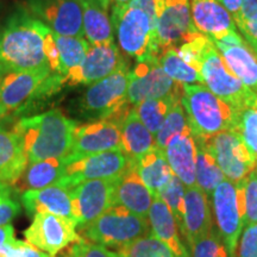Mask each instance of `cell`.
Segmentation results:
<instances>
[{"label": "cell", "instance_id": "1", "mask_svg": "<svg viewBox=\"0 0 257 257\" xmlns=\"http://www.w3.org/2000/svg\"><path fill=\"white\" fill-rule=\"evenodd\" d=\"M0 64L10 72L50 69L59 74L55 32L27 9H18L0 28Z\"/></svg>", "mask_w": 257, "mask_h": 257}, {"label": "cell", "instance_id": "2", "mask_svg": "<svg viewBox=\"0 0 257 257\" xmlns=\"http://www.w3.org/2000/svg\"><path fill=\"white\" fill-rule=\"evenodd\" d=\"M76 126V121L60 108H51L42 114L21 118L11 131L21 140L29 162H36L69 155Z\"/></svg>", "mask_w": 257, "mask_h": 257}, {"label": "cell", "instance_id": "3", "mask_svg": "<svg viewBox=\"0 0 257 257\" xmlns=\"http://www.w3.org/2000/svg\"><path fill=\"white\" fill-rule=\"evenodd\" d=\"M181 102L193 136L210 138L226 130H234L239 111L221 100L204 83L184 85Z\"/></svg>", "mask_w": 257, "mask_h": 257}, {"label": "cell", "instance_id": "4", "mask_svg": "<svg viewBox=\"0 0 257 257\" xmlns=\"http://www.w3.org/2000/svg\"><path fill=\"white\" fill-rule=\"evenodd\" d=\"M64 87L63 76L50 69L9 72L0 83V107L12 118Z\"/></svg>", "mask_w": 257, "mask_h": 257}, {"label": "cell", "instance_id": "5", "mask_svg": "<svg viewBox=\"0 0 257 257\" xmlns=\"http://www.w3.org/2000/svg\"><path fill=\"white\" fill-rule=\"evenodd\" d=\"M128 63L126 60L106 78L92 85L74 101V114L85 120L111 117L131 106L127 102Z\"/></svg>", "mask_w": 257, "mask_h": 257}, {"label": "cell", "instance_id": "6", "mask_svg": "<svg viewBox=\"0 0 257 257\" xmlns=\"http://www.w3.org/2000/svg\"><path fill=\"white\" fill-rule=\"evenodd\" d=\"M111 22L119 47L137 62L159 59L161 48L157 30L146 12L127 4H114Z\"/></svg>", "mask_w": 257, "mask_h": 257}, {"label": "cell", "instance_id": "7", "mask_svg": "<svg viewBox=\"0 0 257 257\" xmlns=\"http://www.w3.org/2000/svg\"><path fill=\"white\" fill-rule=\"evenodd\" d=\"M149 233L148 218L137 216L118 205H112L95 220L79 227L81 238L106 248L119 249Z\"/></svg>", "mask_w": 257, "mask_h": 257}, {"label": "cell", "instance_id": "8", "mask_svg": "<svg viewBox=\"0 0 257 257\" xmlns=\"http://www.w3.org/2000/svg\"><path fill=\"white\" fill-rule=\"evenodd\" d=\"M200 73L205 86L237 111L257 107V95L234 75L213 43L205 53Z\"/></svg>", "mask_w": 257, "mask_h": 257}, {"label": "cell", "instance_id": "9", "mask_svg": "<svg viewBox=\"0 0 257 257\" xmlns=\"http://www.w3.org/2000/svg\"><path fill=\"white\" fill-rule=\"evenodd\" d=\"M214 219L229 257H236L237 245L244 229V198L242 181L225 179L212 192Z\"/></svg>", "mask_w": 257, "mask_h": 257}, {"label": "cell", "instance_id": "10", "mask_svg": "<svg viewBox=\"0 0 257 257\" xmlns=\"http://www.w3.org/2000/svg\"><path fill=\"white\" fill-rule=\"evenodd\" d=\"M230 181H242L256 168L257 160L236 130H226L210 138H201Z\"/></svg>", "mask_w": 257, "mask_h": 257}, {"label": "cell", "instance_id": "11", "mask_svg": "<svg viewBox=\"0 0 257 257\" xmlns=\"http://www.w3.org/2000/svg\"><path fill=\"white\" fill-rule=\"evenodd\" d=\"M64 175L57 184L73 187L86 180H114L133 165L121 150H110L87 156H66Z\"/></svg>", "mask_w": 257, "mask_h": 257}, {"label": "cell", "instance_id": "12", "mask_svg": "<svg viewBox=\"0 0 257 257\" xmlns=\"http://www.w3.org/2000/svg\"><path fill=\"white\" fill-rule=\"evenodd\" d=\"M76 223L69 218L51 213H37L24 231V238L51 257L81 239Z\"/></svg>", "mask_w": 257, "mask_h": 257}, {"label": "cell", "instance_id": "13", "mask_svg": "<svg viewBox=\"0 0 257 257\" xmlns=\"http://www.w3.org/2000/svg\"><path fill=\"white\" fill-rule=\"evenodd\" d=\"M182 93L184 85L175 82L163 72L159 59L137 62L128 73L127 102L131 106H137L148 99L182 95Z\"/></svg>", "mask_w": 257, "mask_h": 257}, {"label": "cell", "instance_id": "14", "mask_svg": "<svg viewBox=\"0 0 257 257\" xmlns=\"http://www.w3.org/2000/svg\"><path fill=\"white\" fill-rule=\"evenodd\" d=\"M128 113L118 112L105 119L78 125L74 131L70 156H87L110 150H120V127Z\"/></svg>", "mask_w": 257, "mask_h": 257}, {"label": "cell", "instance_id": "15", "mask_svg": "<svg viewBox=\"0 0 257 257\" xmlns=\"http://www.w3.org/2000/svg\"><path fill=\"white\" fill-rule=\"evenodd\" d=\"M30 14L61 36L83 37L81 0H25Z\"/></svg>", "mask_w": 257, "mask_h": 257}, {"label": "cell", "instance_id": "16", "mask_svg": "<svg viewBox=\"0 0 257 257\" xmlns=\"http://www.w3.org/2000/svg\"><path fill=\"white\" fill-rule=\"evenodd\" d=\"M114 180H86L70 188L73 218L78 229L95 220L113 205Z\"/></svg>", "mask_w": 257, "mask_h": 257}, {"label": "cell", "instance_id": "17", "mask_svg": "<svg viewBox=\"0 0 257 257\" xmlns=\"http://www.w3.org/2000/svg\"><path fill=\"white\" fill-rule=\"evenodd\" d=\"M124 61L114 42L96 46L89 44L87 54L80 66L70 69L63 76L64 87L92 85L113 73Z\"/></svg>", "mask_w": 257, "mask_h": 257}, {"label": "cell", "instance_id": "18", "mask_svg": "<svg viewBox=\"0 0 257 257\" xmlns=\"http://www.w3.org/2000/svg\"><path fill=\"white\" fill-rule=\"evenodd\" d=\"M211 41L234 75L257 95V56L238 31H229Z\"/></svg>", "mask_w": 257, "mask_h": 257}, {"label": "cell", "instance_id": "19", "mask_svg": "<svg viewBox=\"0 0 257 257\" xmlns=\"http://www.w3.org/2000/svg\"><path fill=\"white\" fill-rule=\"evenodd\" d=\"M156 30L161 50L187 41L198 31L192 21L191 0H163Z\"/></svg>", "mask_w": 257, "mask_h": 257}, {"label": "cell", "instance_id": "20", "mask_svg": "<svg viewBox=\"0 0 257 257\" xmlns=\"http://www.w3.org/2000/svg\"><path fill=\"white\" fill-rule=\"evenodd\" d=\"M154 194L140 178L134 163L114 180L113 205L123 206L141 217H148Z\"/></svg>", "mask_w": 257, "mask_h": 257}, {"label": "cell", "instance_id": "21", "mask_svg": "<svg viewBox=\"0 0 257 257\" xmlns=\"http://www.w3.org/2000/svg\"><path fill=\"white\" fill-rule=\"evenodd\" d=\"M70 188L66 185L55 184L46 188L27 191L21 195L22 205L32 217L37 213H51L74 220Z\"/></svg>", "mask_w": 257, "mask_h": 257}, {"label": "cell", "instance_id": "22", "mask_svg": "<svg viewBox=\"0 0 257 257\" xmlns=\"http://www.w3.org/2000/svg\"><path fill=\"white\" fill-rule=\"evenodd\" d=\"M163 152L174 175L181 180L185 187L197 185V179H195L197 144L191 126L186 128L184 133L173 137Z\"/></svg>", "mask_w": 257, "mask_h": 257}, {"label": "cell", "instance_id": "23", "mask_svg": "<svg viewBox=\"0 0 257 257\" xmlns=\"http://www.w3.org/2000/svg\"><path fill=\"white\" fill-rule=\"evenodd\" d=\"M213 229L208 195L198 185L185 191V231L184 237L191 245L206 236Z\"/></svg>", "mask_w": 257, "mask_h": 257}, {"label": "cell", "instance_id": "24", "mask_svg": "<svg viewBox=\"0 0 257 257\" xmlns=\"http://www.w3.org/2000/svg\"><path fill=\"white\" fill-rule=\"evenodd\" d=\"M191 15L195 29L210 38L237 31L232 16L218 0H191Z\"/></svg>", "mask_w": 257, "mask_h": 257}, {"label": "cell", "instance_id": "25", "mask_svg": "<svg viewBox=\"0 0 257 257\" xmlns=\"http://www.w3.org/2000/svg\"><path fill=\"white\" fill-rule=\"evenodd\" d=\"M147 218L149 221L150 233L165 242L176 257H191L180 237L179 226L172 211L159 195H154Z\"/></svg>", "mask_w": 257, "mask_h": 257}, {"label": "cell", "instance_id": "26", "mask_svg": "<svg viewBox=\"0 0 257 257\" xmlns=\"http://www.w3.org/2000/svg\"><path fill=\"white\" fill-rule=\"evenodd\" d=\"M155 147V136L138 118L133 106L120 127V150L131 162H135Z\"/></svg>", "mask_w": 257, "mask_h": 257}, {"label": "cell", "instance_id": "27", "mask_svg": "<svg viewBox=\"0 0 257 257\" xmlns=\"http://www.w3.org/2000/svg\"><path fill=\"white\" fill-rule=\"evenodd\" d=\"M66 162V157L29 162L24 173L16 182L15 188L24 193L57 184L64 175Z\"/></svg>", "mask_w": 257, "mask_h": 257}, {"label": "cell", "instance_id": "28", "mask_svg": "<svg viewBox=\"0 0 257 257\" xmlns=\"http://www.w3.org/2000/svg\"><path fill=\"white\" fill-rule=\"evenodd\" d=\"M29 161L21 140L14 131L0 133V181L15 186Z\"/></svg>", "mask_w": 257, "mask_h": 257}, {"label": "cell", "instance_id": "29", "mask_svg": "<svg viewBox=\"0 0 257 257\" xmlns=\"http://www.w3.org/2000/svg\"><path fill=\"white\" fill-rule=\"evenodd\" d=\"M135 169L154 195H159L174 175L166 159L165 152L155 147L134 162Z\"/></svg>", "mask_w": 257, "mask_h": 257}, {"label": "cell", "instance_id": "30", "mask_svg": "<svg viewBox=\"0 0 257 257\" xmlns=\"http://www.w3.org/2000/svg\"><path fill=\"white\" fill-rule=\"evenodd\" d=\"M83 36L91 46L114 42L113 25L107 11L92 3L81 2Z\"/></svg>", "mask_w": 257, "mask_h": 257}, {"label": "cell", "instance_id": "31", "mask_svg": "<svg viewBox=\"0 0 257 257\" xmlns=\"http://www.w3.org/2000/svg\"><path fill=\"white\" fill-rule=\"evenodd\" d=\"M197 144V163H195V179L197 185L210 197L214 188L224 181L225 175L216 160L208 152L201 138L194 137Z\"/></svg>", "mask_w": 257, "mask_h": 257}, {"label": "cell", "instance_id": "32", "mask_svg": "<svg viewBox=\"0 0 257 257\" xmlns=\"http://www.w3.org/2000/svg\"><path fill=\"white\" fill-rule=\"evenodd\" d=\"M159 63L170 79L174 80L180 85H195V83H204L201 73L186 63L179 56L175 47L165 48L161 50L159 56ZM205 85V83H204Z\"/></svg>", "mask_w": 257, "mask_h": 257}, {"label": "cell", "instance_id": "33", "mask_svg": "<svg viewBox=\"0 0 257 257\" xmlns=\"http://www.w3.org/2000/svg\"><path fill=\"white\" fill-rule=\"evenodd\" d=\"M181 96L182 95H170L166 98L148 99L137 106H134V108L138 118L142 120L148 130L154 136H156L173 106L179 100H181Z\"/></svg>", "mask_w": 257, "mask_h": 257}, {"label": "cell", "instance_id": "34", "mask_svg": "<svg viewBox=\"0 0 257 257\" xmlns=\"http://www.w3.org/2000/svg\"><path fill=\"white\" fill-rule=\"evenodd\" d=\"M55 41L60 55V75L64 76L70 69L80 66L87 54L89 43L83 37L61 36L55 34Z\"/></svg>", "mask_w": 257, "mask_h": 257}, {"label": "cell", "instance_id": "35", "mask_svg": "<svg viewBox=\"0 0 257 257\" xmlns=\"http://www.w3.org/2000/svg\"><path fill=\"white\" fill-rule=\"evenodd\" d=\"M120 257H176L172 249L152 233L118 249Z\"/></svg>", "mask_w": 257, "mask_h": 257}, {"label": "cell", "instance_id": "36", "mask_svg": "<svg viewBox=\"0 0 257 257\" xmlns=\"http://www.w3.org/2000/svg\"><path fill=\"white\" fill-rule=\"evenodd\" d=\"M185 191L186 187L181 180L176 175H173L159 194L172 211L182 236L185 231Z\"/></svg>", "mask_w": 257, "mask_h": 257}, {"label": "cell", "instance_id": "37", "mask_svg": "<svg viewBox=\"0 0 257 257\" xmlns=\"http://www.w3.org/2000/svg\"><path fill=\"white\" fill-rule=\"evenodd\" d=\"M188 127L189 123L187 119V114H186L181 100H179L173 106V108L170 110L168 115H167L159 133L156 134V147L161 150H165L167 144L170 142L173 137L184 133L186 128Z\"/></svg>", "mask_w": 257, "mask_h": 257}, {"label": "cell", "instance_id": "38", "mask_svg": "<svg viewBox=\"0 0 257 257\" xmlns=\"http://www.w3.org/2000/svg\"><path fill=\"white\" fill-rule=\"evenodd\" d=\"M212 44L211 38L206 36V35L201 34V32L197 31L195 34H193L187 41H185L184 43L179 44L176 48L179 56L185 61L186 63H188L189 66H192L193 68H195L200 72V67L202 59H204L205 53Z\"/></svg>", "mask_w": 257, "mask_h": 257}, {"label": "cell", "instance_id": "39", "mask_svg": "<svg viewBox=\"0 0 257 257\" xmlns=\"http://www.w3.org/2000/svg\"><path fill=\"white\" fill-rule=\"evenodd\" d=\"M192 257H229L218 231L212 229L206 236L191 244Z\"/></svg>", "mask_w": 257, "mask_h": 257}, {"label": "cell", "instance_id": "40", "mask_svg": "<svg viewBox=\"0 0 257 257\" xmlns=\"http://www.w3.org/2000/svg\"><path fill=\"white\" fill-rule=\"evenodd\" d=\"M234 130L242 136L244 143L257 160V107L240 111L238 123Z\"/></svg>", "mask_w": 257, "mask_h": 257}, {"label": "cell", "instance_id": "41", "mask_svg": "<svg viewBox=\"0 0 257 257\" xmlns=\"http://www.w3.org/2000/svg\"><path fill=\"white\" fill-rule=\"evenodd\" d=\"M15 186L0 181V226L11 224L21 213V204Z\"/></svg>", "mask_w": 257, "mask_h": 257}, {"label": "cell", "instance_id": "42", "mask_svg": "<svg viewBox=\"0 0 257 257\" xmlns=\"http://www.w3.org/2000/svg\"><path fill=\"white\" fill-rule=\"evenodd\" d=\"M244 198V226L257 223V172L253 169L242 180Z\"/></svg>", "mask_w": 257, "mask_h": 257}, {"label": "cell", "instance_id": "43", "mask_svg": "<svg viewBox=\"0 0 257 257\" xmlns=\"http://www.w3.org/2000/svg\"><path fill=\"white\" fill-rule=\"evenodd\" d=\"M61 257H120L117 251H112L100 244H95L81 238L73 243Z\"/></svg>", "mask_w": 257, "mask_h": 257}, {"label": "cell", "instance_id": "44", "mask_svg": "<svg viewBox=\"0 0 257 257\" xmlns=\"http://www.w3.org/2000/svg\"><path fill=\"white\" fill-rule=\"evenodd\" d=\"M237 248L236 257H257V223L244 226Z\"/></svg>", "mask_w": 257, "mask_h": 257}, {"label": "cell", "instance_id": "45", "mask_svg": "<svg viewBox=\"0 0 257 257\" xmlns=\"http://www.w3.org/2000/svg\"><path fill=\"white\" fill-rule=\"evenodd\" d=\"M5 257H51L27 240H17L9 244L5 249Z\"/></svg>", "mask_w": 257, "mask_h": 257}, {"label": "cell", "instance_id": "46", "mask_svg": "<svg viewBox=\"0 0 257 257\" xmlns=\"http://www.w3.org/2000/svg\"><path fill=\"white\" fill-rule=\"evenodd\" d=\"M126 4L128 6H133V8L141 9L146 12L150 22H152L153 27L156 29L157 19H159L160 11L162 9L163 0H130Z\"/></svg>", "mask_w": 257, "mask_h": 257}, {"label": "cell", "instance_id": "47", "mask_svg": "<svg viewBox=\"0 0 257 257\" xmlns=\"http://www.w3.org/2000/svg\"><path fill=\"white\" fill-rule=\"evenodd\" d=\"M239 31L257 56V14L246 19Z\"/></svg>", "mask_w": 257, "mask_h": 257}, {"label": "cell", "instance_id": "48", "mask_svg": "<svg viewBox=\"0 0 257 257\" xmlns=\"http://www.w3.org/2000/svg\"><path fill=\"white\" fill-rule=\"evenodd\" d=\"M225 9L232 16L236 27L238 30L243 27L244 19L242 15V0H218Z\"/></svg>", "mask_w": 257, "mask_h": 257}, {"label": "cell", "instance_id": "49", "mask_svg": "<svg viewBox=\"0 0 257 257\" xmlns=\"http://www.w3.org/2000/svg\"><path fill=\"white\" fill-rule=\"evenodd\" d=\"M15 240V229L11 224L0 226V249L5 248L6 245L14 243Z\"/></svg>", "mask_w": 257, "mask_h": 257}, {"label": "cell", "instance_id": "50", "mask_svg": "<svg viewBox=\"0 0 257 257\" xmlns=\"http://www.w3.org/2000/svg\"><path fill=\"white\" fill-rule=\"evenodd\" d=\"M257 14V0H242V15L244 22Z\"/></svg>", "mask_w": 257, "mask_h": 257}, {"label": "cell", "instance_id": "51", "mask_svg": "<svg viewBox=\"0 0 257 257\" xmlns=\"http://www.w3.org/2000/svg\"><path fill=\"white\" fill-rule=\"evenodd\" d=\"M12 123V117L10 114L6 113V112L0 107V133H4V131H9L8 127L11 125V128L14 126Z\"/></svg>", "mask_w": 257, "mask_h": 257}, {"label": "cell", "instance_id": "52", "mask_svg": "<svg viewBox=\"0 0 257 257\" xmlns=\"http://www.w3.org/2000/svg\"><path fill=\"white\" fill-rule=\"evenodd\" d=\"M81 2H87V3H92V4H96L100 6L101 9H104L105 11H107L111 0H81Z\"/></svg>", "mask_w": 257, "mask_h": 257}, {"label": "cell", "instance_id": "53", "mask_svg": "<svg viewBox=\"0 0 257 257\" xmlns=\"http://www.w3.org/2000/svg\"><path fill=\"white\" fill-rule=\"evenodd\" d=\"M10 72V70L6 68V67L3 66V64H0V83H2L3 79L5 78V75Z\"/></svg>", "mask_w": 257, "mask_h": 257}, {"label": "cell", "instance_id": "54", "mask_svg": "<svg viewBox=\"0 0 257 257\" xmlns=\"http://www.w3.org/2000/svg\"><path fill=\"white\" fill-rule=\"evenodd\" d=\"M130 2V0H114L115 4L118 5H123V4H126V3Z\"/></svg>", "mask_w": 257, "mask_h": 257}, {"label": "cell", "instance_id": "55", "mask_svg": "<svg viewBox=\"0 0 257 257\" xmlns=\"http://www.w3.org/2000/svg\"><path fill=\"white\" fill-rule=\"evenodd\" d=\"M255 169H256V172H257V165H256V168Z\"/></svg>", "mask_w": 257, "mask_h": 257}]
</instances>
